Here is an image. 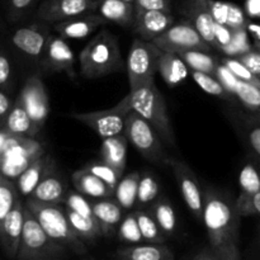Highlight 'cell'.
Returning <instances> with one entry per match:
<instances>
[{
    "label": "cell",
    "instance_id": "obj_34",
    "mask_svg": "<svg viewBox=\"0 0 260 260\" xmlns=\"http://www.w3.org/2000/svg\"><path fill=\"white\" fill-rule=\"evenodd\" d=\"M135 213H136L137 222H139L145 243L164 244L167 240V236L164 235L160 226L157 225L151 211L147 210V208H137Z\"/></svg>",
    "mask_w": 260,
    "mask_h": 260
},
{
    "label": "cell",
    "instance_id": "obj_40",
    "mask_svg": "<svg viewBox=\"0 0 260 260\" xmlns=\"http://www.w3.org/2000/svg\"><path fill=\"white\" fill-rule=\"evenodd\" d=\"M84 169L90 172L91 174L96 175L98 178H101L103 182H106L107 184L111 185L112 188L116 189L117 184L119 183V180L122 179V173H119L118 170L114 169L113 167L111 165L106 164L104 161H93V162H89L84 167Z\"/></svg>",
    "mask_w": 260,
    "mask_h": 260
},
{
    "label": "cell",
    "instance_id": "obj_46",
    "mask_svg": "<svg viewBox=\"0 0 260 260\" xmlns=\"http://www.w3.org/2000/svg\"><path fill=\"white\" fill-rule=\"evenodd\" d=\"M215 76L218 79V81L222 84L223 88L226 89V91H229L231 95H235V89L239 83V79L236 78L235 74H234L228 66L223 65L221 61L217 66V70H216Z\"/></svg>",
    "mask_w": 260,
    "mask_h": 260
},
{
    "label": "cell",
    "instance_id": "obj_21",
    "mask_svg": "<svg viewBox=\"0 0 260 260\" xmlns=\"http://www.w3.org/2000/svg\"><path fill=\"white\" fill-rule=\"evenodd\" d=\"M240 194L236 198L235 205L239 213L243 216H251V201L254 196L260 192V172L258 168L251 162L244 165L239 177Z\"/></svg>",
    "mask_w": 260,
    "mask_h": 260
},
{
    "label": "cell",
    "instance_id": "obj_51",
    "mask_svg": "<svg viewBox=\"0 0 260 260\" xmlns=\"http://www.w3.org/2000/svg\"><path fill=\"white\" fill-rule=\"evenodd\" d=\"M135 10H162L170 12V0H135Z\"/></svg>",
    "mask_w": 260,
    "mask_h": 260
},
{
    "label": "cell",
    "instance_id": "obj_60",
    "mask_svg": "<svg viewBox=\"0 0 260 260\" xmlns=\"http://www.w3.org/2000/svg\"><path fill=\"white\" fill-rule=\"evenodd\" d=\"M3 27V22H2V19H0V28Z\"/></svg>",
    "mask_w": 260,
    "mask_h": 260
},
{
    "label": "cell",
    "instance_id": "obj_59",
    "mask_svg": "<svg viewBox=\"0 0 260 260\" xmlns=\"http://www.w3.org/2000/svg\"><path fill=\"white\" fill-rule=\"evenodd\" d=\"M83 260H96V259H90V258H85V259H83Z\"/></svg>",
    "mask_w": 260,
    "mask_h": 260
},
{
    "label": "cell",
    "instance_id": "obj_14",
    "mask_svg": "<svg viewBox=\"0 0 260 260\" xmlns=\"http://www.w3.org/2000/svg\"><path fill=\"white\" fill-rule=\"evenodd\" d=\"M48 37L50 29L47 25L35 23L15 30L12 36V43L23 55L35 60H42Z\"/></svg>",
    "mask_w": 260,
    "mask_h": 260
},
{
    "label": "cell",
    "instance_id": "obj_17",
    "mask_svg": "<svg viewBox=\"0 0 260 260\" xmlns=\"http://www.w3.org/2000/svg\"><path fill=\"white\" fill-rule=\"evenodd\" d=\"M42 62L48 70L55 73H65L71 78L75 76L74 71L75 56L70 46L61 36L50 35L42 56Z\"/></svg>",
    "mask_w": 260,
    "mask_h": 260
},
{
    "label": "cell",
    "instance_id": "obj_41",
    "mask_svg": "<svg viewBox=\"0 0 260 260\" xmlns=\"http://www.w3.org/2000/svg\"><path fill=\"white\" fill-rule=\"evenodd\" d=\"M66 208L75 211L80 215L86 216V217L95 218L93 213V206H91V200L86 196L81 194L78 190H69L66 194L65 202H63Z\"/></svg>",
    "mask_w": 260,
    "mask_h": 260
},
{
    "label": "cell",
    "instance_id": "obj_25",
    "mask_svg": "<svg viewBox=\"0 0 260 260\" xmlns=\"http://www.w3.org/2000/svg\"><path fill=\"white\" fill-rule=\"evenodd\" d=\"M74 188L81 194L86 196L93 200L98 198H108L114 196V188L107 184L106 182L98 178L96 175L91 174L90 172L83 169H79L71 175Z\"/></svg>",
    "mask_w": 260,
    "mask_h": 260
},
{
    "label": "cell",
    "instance_id": "obj_4",
    "mask_svg": "<svg viewBox=\"0 0 260 260\" xmlns=\"http://www.w3.org/2000/svg\"><path fill=\"white\" fill-rule=\"evenodd\" d=\"M129 93L132 109L151 124L164 144L175 146L174 131L167 111V104L164 96L155 85V81L140 86L136 90H129Z\"/></svg>",
    "mask_w": 260,
    "mask_h": 260
},
{
    "label": "cell",
    "instance_id": "obj_1",
    "mask_svg": "<svg viewBox=\"0 0 260 260\" xmlns=\"http://www.w3.org/2000/svg\"><path fill=\"white\" fill-rule=\"evenodd\" d=\"M203 200L202 222L207 230L211 248L220 249L228 244H238L241 215L235 202L212 189L203 193Z\"/></svg>",
    "mask_w": 260,
    "mask_h": 260
},
{
    "label": "cell",
    "instance_id": "obj_19",
    "mask_svg": "<svg viewBox=\"0 0 260 260\" xmlns=\"http://www.w3.org/2000/svg\"><path fill=\"white\" fill-rule=\"evenodd\" d=\"M94 217L98 221L103 236L111 238L116 235L119 223L124 217V210L113 197L98 198L91 201Z\"/></svg>",
    "mask_w": 260,
    "mask_h": 260
},
{
    "label": "cell",
    "instance_id": "obj_36",
    "mask_svg": "<svg viewBox=\"0 0 260 260\" xmlns=\"http://www.w3.org/2000/svg\"><path fill=\"white\" fill-rule=\"evenodd\" d=\"M18 200H19V190L17 184L0 172V228Z\"/></svg>",
    "mask_w": 260,
    "mask_h": 260
},
{
    "label": "cell",
    "instance_id": "obj_30",
    "mask_svg": "<svg viewBox=\"0 0 260 260\" xmlns=\"http://www.w3.org/2000/svg\"><path fill=\"white\" fill-rule=\"evenodd\" d=\"M65 212L69 221H70L71 228L74 229L76 235L85 244H94L96 241V239L103 236V233H102V229L99 226L96 218L86 217V216L80 215V213L66 207Z\"/></svg>",
    "mask_w": 260,
    "mask_h": 260
},
{
    "label": "cell",
    "instance_id": "obj_9",
    "mask_svg": "<svg viewBox=\"0 0 260 260\" xmlns=\"http://www.w3.org/2000/svg\"><path fill=\"white\" fill-rule=\"evenodd\" d=\"M43 154L45 147L32 137L13 135L4 154L0 157V172L13 180Z\"/></svg>",
    "mask_w": 260,
    "mask_h": 260
},
{
    "label": "cell",
    "instance_id": "obj_11",
    "mask_svg": "<svg viewBox=\"0 0 260 260\" xmlns=\"http://www.w3.org/2000/svg\"><path fill=\"white\" fill-rule=\"evenodd\" d=\"M169 167L173 169L180 194L183 196V200H184L187 207L198 221H202L205 200H203V192L198 184V179L194 172L184 161L173 159V157L169 161Z\"/></svg>",
    "mask_w": 260,
    "mask_h": 260
},
{
    "label": "cell",
    "instance_id": "obj_15",
    "mask_svg": "<svg viewBox=\"0 0 260 260\" xmlns=\"http://www.w3.org/2000/svg\"><path fill=\"white\" fill-rule=\"evenodd\" d=\"M24 210L25 205L19 198L0 228V248L9 259H17L24 226Z\"/></svg>",
    "mask_w": 260,
    "mask_h": 260
},
{
    "label": "cell",
    "instance_id": "obj_12",
    "mask_svg": "<svg viewBox=\"0 0 260 260\" xmlns=\"http://www.w3.org/2000/svg\"><path fill=\"white\" fill-rule=\"evenodd\" d=\"M18 98L23 103L32 121L41 128L50 113V99L42 79L38 75L29 76Z\"/></svg>",
    "mask_w": 260,
    "mask_h": 260
},
{
    "label": "cell",
    "instance_id": "obj_35",
    "mask_svg": "<svg viewBox=\"0 0 260 260\" xmlns=\"http://www.w3.org/2000/svg\"><path fill=\"white\" fill-rule=\"evenodd\" d=\"M160 184L152 173H142L137 190V208H146L157 200Z\"/></svg>",
    "mask_w": 260,
    "mask_h": 260
},
{
    "label": "cell",
    "instance_id": "obj_42",
    "mask_svg": "<svg viewBox=\"0 0 260 260\" xmlns=\"http://www.w3.org/2000/svg\"><path fill=\"white\" fill-rule=\"evenodd\" d=\"M221 62L223 65L228 66L231 71L236 75V78L241 81H245V83L253 84V85L260 88V79L256 75H254L243 62H241L239 58L236 57H230V56H226V57L221 58Z\"/></svg>",
    "mask_w": 260,
    "mask_h": 260
},
{
    "label": "cell",
    "instance_id": "obj_54",
    "mask_svg": "<svg viewBox=\"0 0 260 260\" xmlns=\"http://www.w3.org/2000/svg\"><path fill=\"white\" fill-rule=\"evenodd\" d=\"M12 107L13 106L9 96H8L7 94L2 90V88H0V126H3V123H4L5 118H7V116L9 114Z\"/></svg>",
    "mask_w": 260,
    "mask_h": 260
},
{
    "label": "cell",
    "instance_id": "obj_27",
    "mask_svg": "<svg viewBox=\"0 0 260 260\" xmlns=\"http://www.w3.org/2000/svg\"><path fill=\"white\" fill-rule=\"evenodd\" d=\"M127 144L128 139L124 134L103 139L101 147L102 161L111 165L123 174L127 162Z\"/></svg>",
    "mask_w": 260,
    "mask_h": 260
},
{
    "label": "cell",
    "instance_id": "obj_29",
    "mask_svg": "<svg viewBox=\"0 0 260 260\" xmlns=\"http://www.w3.org/2000/svg\"><path fill=\"white\" fill-rule=\"evenodd\" d=\"M99 14L107 22L116 23L123 27H131L135 20V5L124 0H101Z\"/></svg>",
    "mask_w": 260,
    "mask_h": 260
},
{
    "label": "cell",
    "instance_id": "obj_3",
    "mask_svg": "<svg viewBox=\"0 0 260 260\" xmlns=\"http://www.w3.org/2000/svg\"><path fill=\"white\" fill-rule=\"evenodd\" d=\"M24 205L37 218L40 225L50 238L62 244L73 254H76V255L86 254L88 248L71 228L70 221L66 216L65 207L61 205L36 202L32 200H27Z\"/></svg>",
    "mask_w": 260,
    "mask_h": 260
},
{
    "label": "cell",
    "instance_id": "obj_44",
    "mask_svg": "<svg viewBox=\"0 0 260 260\" xmlns=\"http://www.w3.org/2000/svg\"><path fill=\"white\" fill-rule=\"evenodd\" d=\"M248 24L249 23H248V18H246L245 12H244L239 5L230 3L226 25H228L230 29L238 30V29H246V28H248Z\"/></svg>",
    "mask_w": 260,
    "mask_h": 260
},
{
    "label": "cell",
    "instance_id": "obj_52",
    "mask_svg": "<svg viewBox=\"0 0 260 260\" xmlns=\"http://www.w3.org/2000/svg\"><path fill=\"white\" fill-rule=\"evenodd\" d=\"M10 80H12V63L9 57L0 51V88H7Z\"/></svg>",
    "mask_w": 260,
    "mask_h": 260
},
{
    "label": "cell",
    "instance_id": "obj_13",
    "mask_svg": "<svg viewBox=\"0 0 260 260\" xmlns=\"http://www.w3.org/2000/svg\"><path fill=\"white\" fill-rule=\"evenodd\" d=\"M98 0H45L37 15L45 22L58 23L98 9Z\"/></svg>",
    "mask_w": 260,
    "mask_h": 260
},
{
    "label": "cell",
    "instance_id": "obj_62",
    "mask_svg": "<svg viewBox=\"0 0 260 260\" xmlns=\"http://www.w3.org/2000/svg\"><path fill=\"white\" fill-rule=\"evenodd\" d=\"M259 172H260V169H259Z\"/></svg>",
    "mask_w": 260,
    "mask_h": 260
},
{
    "label": "cell",
    "instance_id": "obj_22",
    "mask_svg": "<svg viewBox=\"0 0 260 260\" xmlns=\"http://www.w3.org/2000/svg\"><path fill=\"white\" fill-rule=\"evenodd\" d=\"M56 161L51 155L43 154L32 162L19 177L17 178V188L22 196H29L35 190L38 183L47 177L50 173L55 172Z\"/></svg>",
    "mask_w": 260,
    "mask_h": 260
},
{
    "label": "cell",
    "instance_id": "obj_57",
    "mask_svg": "<svg viewBox=\"0 0 260 260\" xmlns=\"http://www.w3.org/2000/svg\"><path fill=\"white\" fill-rule=\"evenodd\" d=\"M251 211H253V215L260 216V192L256 193L251 201Z\"/></svg>",
    "mask_w": 260,
    "mask_h": 260
},
{
    "label": "cell",
    "instance_id": "obj_45",
    "mask_svg": "<svg viewBox=\"0 0 260 260\" xmlns=\"http://www.w3.org/2000/svg\"><path fill=\"white\" fill-rule=\"evenodd\" d=\"M243 129L248 145L256 156L260 157V122L246 121L243 124Z\"/></svg>",
    "mask_w": 260,
    "mask_h": 260
},
{
    "label": "cell",
    "instance_id": "obj_20",
    "mask_svg": "<svg viewBox=\"0 0 260 260\" xmlns=\"http://www.w3.org/2000/svg\"><path fill=\"white\" fill-rule=\"evenodd\" d=\"M106 23L107 20L101 14L88 13V14L78 15L63 22L56 23L53 28L61 37L81 40V38L88 37L90 33H93Z\"/></svg>",
    "mask_w": 260,
    "mask_h": 260
},
{
    "label": "cell",
    "instance_id": "obj_49",
    "mask_svg": "<svg viewBox=\"0 0 260 260\" xmlns=\"http://www.w3.org/2000/svg\"><path fill=\"white\" fill-rule=\"evenodd\" d=\"M234 30L230 29L228 25L220 24V23H215V46L218 50L222 51L223 48L228 47L233 41Z\"/></svg>",
    "mask_w": 260,
    "mask_h": 260
},
{
    "label": "cell",
    "instance_id": "obj_39",
    "mask_svg": "<svg viewBox=\"0 0 260 260\" xmlns=\"http://www.w3.org/2000/svg\"><path fill=\"white\" fill-rule=\"evenodd\" d=\"M235 96H238L246 109L254 113H260V88L258 86L239 80L235 89Z\"/></svg>",
    "mask_w": 260,
    "mask_h": 260
},
{
    "label": "cell",
    "instance_id": "obj_23",
    "mask_svg": "<svg viewBox=\"0 0 260 260\" xmlns=\"http://www.w3.org/2000/svg\"><path fill=\"white\" fill-rule=\"evenodd\" d=\"M69 189L66 187L65 179L58 174L57 169L43 178L32 193L28 196V200L50 205H62L65 202Z\"/></svg>",
    "mask_w": 260,
    "mask_h": 260
},
{
    "label": "cell",
    "instance_id": "obj_61",
    "mask_svg": "<svg viewBox=\"0 0 260 260\" xmlns=\"http://www.w3.org/2000/svg\"><path fill=\"white\" fill-rule=\"evenodd\" d=\"M192 260H198V258H197V256H196V258H193Z\"/></svg>",
    "mask_w": 260,
    "mask_h": 260
},
{
    "label": "cell",
    "instance_id": "obj_7",
    "mask_svg": "<svg viewBox=\"0 0 260 260\" xmlns=\"http://www.w3.org/2000/svg\"><path fill=\"white\" fill-rule=\"evenodd\" d=\"M162 51L151 41L136 38L127 57V75L129 88L136 90L140 86L152 83L157 73V63Z\"/></svg>",
    "mask_w": 260,
    "mask_h": 260
},
{
    "label": "cell",
    "instance_id": "obj_47",
    "mask_svg": "<svg viewBox=\"0 0 260 260\" xmlns=\"http://www.w3.org/2000/svg\"><path fill=\"white\" fill-rule=\"evenodd\" d=\"M36 0H8V17L12 22H17L27 14Z\"/></svg>",
    "mask_w": 260,
    "mask_h": 260
},
{
    "label": "cell",
    "instance_id": "obj_53",
    "mask_svg": "<svg viewBox=\"0 0 260 260\" xmlns=\"http://www.w3.org/2000/svg\"><path fill=\"white\" fill-rule=\"evenodd\" d=\"M220 255V260H240V253H239L238 244H228L223 248L216 249Z\"/></svg>",
    "mask_w": 260,
    "mask_h": 260
},
{
    "label": "cell",
    "instance_id": "obj_2",
    "mask_svg": "<svg viewBox=\"0 0 260 260\" xmlns=\"http://www.w3.org/2000/svg\"><path fill=\"white\" fill-rule=\"evenodd\" d=\"M81 75L96 79L123 69L118 40L113 33L103 29L83 48L79 56Z\"/></svg>",
    "mask_w": 260,
    "mask_h": 260
},
{
    "label": "cell",
    "instance_id": "obj_8",
    "mask_svg": "<svg viewBox=\"0 0 260 260\" xmlns=\"http://www.w3.org/2000/svg\"><path fill=\"white\" fill-rule=\"evenodd\" d=\"M132 111L134 109L131 103V93H128L112 108L85 113L74 112L71 113V117L93 129L102 139H108L124 134L126 118Z\"/></svg>",
    "mask_w": 260,
    "mask_h": 260
},
{
    "label": "cell",
    "instance_id": "obj_56",
    "mask_svg": "<svg viewBox=\"0 0 260 260\" xmlns=\"http://www.w3.org/2000/svg\"><path fill=\"white\" fill-rule=\"evenodd\" d=\"M13 135L9 134L8 131H5L4 128H0V157L3 156V154H4L5 149H7L8 144H9L10 141V137H12Z\"/></svg>",
    "mask_w": 260,
    "mask_h": 260
},
{
    "label": "cell",
    "instance_id": "obj_10",
    "mask_svg": "<svg viewBox=\"0 0 260 260\" xmlns=\"http://www.w3.org/2000/svg\"><path fill=\"white\" fill-rule=\"evenodd\" d=\"M154 42L162 52L179 53L183 51L200 50L210 52L212 46L208 45L190 22H180L168 28Z\"/></svg>",
    "mask_w": 260,
    "mask_h": 260
},
{
    "label": "cell",
    "instance_id": "obj_43",
    "mask_svg": "<svg viewBox=\"0 0 260 260\" xmlns=\"http://www.w3.org/2000/svg\"><path fill=\"white\" fill-rule=\"evenodd\" d=\"M251 47L248 43V36H246V29L234 30L233 41L228 47L223 48V52L230 55V57H238L239 55L250 51Z\"/></svg>",
    "mask_w": 260,
    "mask_h": 260
},
{
    "label": "cell",
    "instance_id": "obj_24",
    "mask_svg": "<svg viewBox=\"0 0 260 260\" xmlns=\"http://www.w3.org/2000/svg\"><path fill=\"white\" fill-rule=\"evenodd\" d=\"M114 256L118 260H174V254L165 244L155 243L122 246Z\"/></svg>",
    "mask_w": 260,
    "mask_h": 260
},
{
    "label": "cell",
    "instance_id": "obj_55",
    "mask_svg": "<svg viewBox=\"0 0 260 260\" xmlns=\"http://www.w3.org/2000/svg\"><path fill=\"white\" fill-rule=\"evenodd\" d=\"M245 8L250 17H260V0H246Z\"/></svg>",
    "mask_w": 260,
    "mask_h": 260
},
{
    "label": "cell",
    "instance_id": "obj_58",
    "mask_svg": "<svg viewBox=\"0 0 260 260\" xmlns=\"http://www.w3.org/2000/svg\"><path fill=\"white\" fill-rule=\"evenodd\" d=\"M124 2H127V3H132V4H134L135 0H124Z\"/></svg>",
    "mask_w": 260,
    "mask_h": 260
},
{
    "label": "cell",
    "instance_id": "obj_26",
    "mask_svg": "<svg viewBox=\"0 0 260 260\" xmlns=\"http://www.w3.org/2000/svg\"><path fill=\"white\" fill-rule=\"evenodd\" d=\"M2 127L12 135L27 137H35L41 129L32 121L19 98H17V101L14 102Z\"/></svg>",
    "mask_w": 260,
    "mask_h": 260
},
{
    "label": "cell",
    "instance_id": "obj_6",
    "mask_svg": "<svg viewBox=\"0 0 260 260\" xmlns=\"http://www.w3.org/2000/svg\"><path fill=\"white\" fill-rule=\"evenodd\" d=\"M124 135L136 147L137 151L149 161L160 165H169L172 157L165 151L159 134L152 128L149 122L145 121L135 111L127 116Z\"/></svg>",
    "mask_w": 260,
    "mask_h": 260
},
{
    "label": "cell",
    "instance_id": "obj_31",
    "mask_svg": "<svg viewBox=\"0 0 260 260\" xmlns=\"http://www.w3.org/2000/svg\"><path fill=\"white\" fill-rule=\"evenodd\" d=\"M164 235L173 236L177 231V213L168 198L160 197L149 208Z\"/></svg>",
    "mask_w": 260,
    "mask_h": 260
},
{
    "label": "cell",
    "instance_id": "obj_5",
    "mask_svg": "<svg viewBox=\"0 0 260 260\" xmlns=\"http://www.w3.org/2000/svg\"><path fill=\"white\" fill-rule=\"evenodd\" d=\"M71 251L46 234L42 226L25 207L24 226L15 260H68Z\"/></svg>",
    "mask_w": 260,
    "mask_h": 260
},
{
    "label": "cell",
    "instance_id": "obj_38",
    "mask_svg": "<svg viewBox=\"0 0 260 260\" xmlns=\"http://www.w3.org/2000/svg\"><path fill=\"white\" fill-rule=\"evenodd\" d=\"M192 78L194 79L196 83L200 85V88L203 91L211 94V95L220 96V98L226 99V101H230L234 96L229 91H226V89L223 88L222 84L218 81V79L215 75L201 73V71H192Z\"/></svg>",
    "mask_w": 260,
    "mask_h": 260
},
{
    "label": "cell",
    "instance_id": "obj_28",
    "mask_svg": "<svg viewBox=\"0 0 260 260\" xmlns=\"http://www.w3.org/2000/svg\"><path fill=\"white\" fill-rule=\"evenodd\" d=\"M188 66L178 53L162 52L157 63V71L169 86H177L187 79Z\"/></svg>",
    "mask_w": 260,
    "mask_h": 260
},
{
    "label": "cell",
    "instance_id": "obj_16",
    "mask_svg": "<svg viewBox=\"0 0 260 260\" xmlns=\"http://www.w3.org/2000/svg\"><path fill=\"white\" fill-rule=\"evenodd\" d=\"M175 22L172 12L162 10H135L134 32L145 41H154Z\"/></svg>",
    "mask_w": 260,
    "mask_h": 260
},
{
    "label": "cell",
    "instance_id": "obj_18",
    "mask_svg": "<svg viewBox=\"0 0 260 260\" xmlns=\"http://www.w3.org/2000/svg\"><path fill=\"white\" fill-rule=\"evenodd\" d=\"M183 14L188 22L198 30L203 40L211 46H215V19L208 8L207 0H187L183 5Z\"/></svg>",
    "mask_w": 260,
    "mask_h": 260
},
{
    "label": "cell",
    "instance_id": "obj_37",
    "mask_svg": "<svg viewBox=\"0 0 260 260\" xmlns=\"http://www.w3.org/2000/svg\"><path fill=\"white\" fill-rule=\"evenodd\" d=\"M117 238H118L119 241L128 244V245H136V244L145 243L135 211L134 212L129 211L127 215H124L123 220L119 223L118 230H117Z\"/></svg>",
    "mask_w": 260,
    "mask_h": 260
},
{
    "label": "cell",
    "instance_id": "obj_33",
    "mask_svg": "<svg viewBox=\"0 0 260 260\" xmlns=\"http://www.w3.org/2000/svg\"><path fill=\"white\" fill-rule=\"evenodd\" d=\"M178 55L187 63L188 68L192 69V71H201V73L216 75V70H217L220 60H217L215 56L210 55V52H207V51H183Z\"/></svg>",
    "mask_w": 260,
    "mask_h": 260
},
{
    "label": "cell",
    "instance_id": "obj_50",
    "mask_svg": "<svg viewBox=\"0 0 260 260\" xmlns=\"http://www.w3.org/2000/svg\"><path fill=\"white\" fill-rule=\"evenodd\" d=\"M207 3H208V8H210V12L211 14H212L215 22L226 25L230 3L218 2V0H207Z\"/></svg>",
    "mask_w": 260,
    "mask_h": 260
},
{
    "label": "cell",
    "instance_id": "obj_32",
    "mask_svg": "<svg viewBox=\"0 0 260 260\" xmlns=\"http://www.w3.org/2000/svg\"><path fill=\"white\" fill-rule=\"evenodd\" d=\"M140 178H141V173L132 172L122 178L117 184L114 196L124 211H131L136 206Z\"/></svg>",
    "mask_w": 260,
    "mask_h": 260
},
{
    "label": "cell",
    "instance_id": "obj_48",
    "mask_svg": "<svg viewBox=\"0 0 260 260\" xmlns=\"http://www.w3.org/2000/svg\"><path fill=\"white\" fill-rule=\"evenodd\" d=\"M254 75L260 79V50L259 48H251L248 52H244L239 55L238 57Z\"/></svg>",
    "mask_w": 260,
    "mask_h": 260
}]
</instances>
